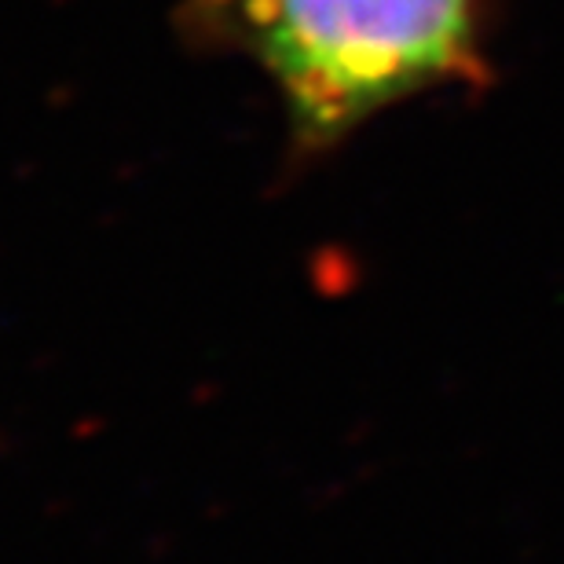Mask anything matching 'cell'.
<instances>
[{
    "instance_id": "1",
    "label": "cell",
    "mask_w": 564,
    "mask_h": 564,
    "mask_svg": "<svg viewBox=\"0 0 564 564\" xmlns=\"http://www.w3.org/2000/svg\"><path fill=\"white\" fill-rule=\"evenodd\" d=\"M272 77L293 143L326 151L473 59L480 0H195Z\"/></svg>"
}]
</instances>
